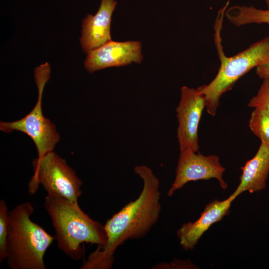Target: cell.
<instances>
[{
    "label": "cell",
    "instance_id": "1",
    "mask_svg": "<svg viewBox=\"0 0 269 269\" xmlns=\"http://www.w3.org/2000/svg\"><path fill=\"white\" fill-rule=\"evenodd\" d=\"M134 172L142 180L138 197L114 214L105 224L107 243L101 246L104 255L114 259L117 249L126 241L144 237L157 222L161 209L159 181L146 165L136 166Z\"/></svg>",
    "mask_w": 269,
    "mask_h": 269
},
{
    "label": "cell",
    "instance_id": "2",
    "mask_svg": "<svg viewBox=\"0 0 269 269\" xmlns=\"http://www.w3.org/2000/svg\"><path fill=\"white\" fill-rule=\"evenodd\" d=\"M44 205L55 231L57 247L71 259H81L83 243L106 245L104 226L90 218L78 204L54 194H47Z\"/></svg>",
    "mask_w": 269,
    "mask_h": 269
},
{
    "label": "cell",
    "instance_id": "3",
    "mask_svg": "<svg viewBox=\"0 0 269 269\" xmlns=\"http://www.w3.org/2000/svg\"><path fill=\"white\" fill-rule=\"evenodd\" d=\"M33 212L27 202L9 212L5 260L11 269H46L44 256L55 238L31 220Z\"/></svg>",
    "mask_w": 269,
    "mask_h": 269
},
{
    "label": "cell",
    "instance_id": "4",
    "mask_svg": "<svg viewBox=\"0 0 269 269\" xmlns=\"http://www.w3.org/2000/svg\"><path fill=\"white\" fill-rule=\"evenodd\" d=\"M216 46L220 61L218 73L209 84L197 88L204 97L207 113L212 116L216 114L223 94L251 70L269 60V35L230 57L223 52L221 44Z\"/></svg>",
    "mask_w": 269,
    "mask_h": 269
},
{
    "label": "cell",
    "instance_id": "5",
    "mask_svg": "<svg viewBox=\"0 0 269 269\" xmlns=\"http://www.w3.org/2000/svg\"><path fill=\"white\" fill-rule=\"evenodd\" d=\"M34 72L38 93L35 106L19 120L10 122H0V130L5 133L17 131L28 135L35 143L38 158H40L53 151L60 140V135L55 125L44 116L42 109L44 88L50 76V65L46 62L36 67Z\"/></svg>",
    "mask_w": 269,
    "mask_h": 269
},
{
    "label": "cell",
    "instance_id": "6",
    "mask_svg": "<svg viewBox=\"0 0 269 269\" xmlns=\"http://www.w3.org/2000/svg\"><path fill=\"white\" fill-rule=\"evenodd\" d=\"M33 174L28 183L30 194L41 184L47 194H54L74 203L82 193V182L66 161L53 151L33 160Z\"/></svg>",
    "mask_w": 269,
    "mask_h": 269
},
{
    "label": "cell",
    "instance_id": "7",
    "mask_svg": "<svg viewBox=\"0 0 269 269\" xmlns=\"http://www.w3.org/2000/svg\"><path fill=\"white\" fill-rule=\"evenodd\" d=\"M225 168L217 155H204L191 150L180 151L175 179L167 191L171 196L190 181L216 179L223 189L228 187L223 176Z\"/></svg>",
    "mask_w": 269,
    "mask_h": 269
},
{
    "label": "cell",
    "instance_id": "8",
    "mask_svg": "<svg viewBox=\"0 0 269 269\" xmlns=\"http://www.w3.org/2000/svg\"><path fill=\"white\" fill-rule=\"evenodd\" d=\"M176 108L178 121L177 136L179 150H199L198 129L205 108L204 96L197 89L183 86Z\"/></svg>",
    "mask_w": 269,
    "mask_h": 269
},
{
    "label": "cell",
    "instance_id": "9",
    "mask_svg": "<svg viewBox=\"0 0 269 269\" xmlns=\"http://www.w3.org/2000/svg\"><path fill=\"white\" fill-rule=\"evenodd\" d=\"M142 57L140 42L110 40L88 53L84 66L92 73L108 67L127 65L132 62L140 63Z\"/></svg>",
    "mask_w": 269,
    "mask_h": 269
},
{
    "label": "cell",
    "instance_id": "10",
    "mask_svg": "<svg viewBox=\"0 0 269 269\" xmlns=\"http://www.w3.org/2000/svg\"><path fill=\"white\" fill-rule=\"evenodd\" d=\"M236 198L232 193L224 200H213L205 206L196 221L183 224L177 231L181 247L186 251L193 250L204 233L228 214Z\"/></svg>",
    "mask_w": 269,
    "mask_h": 269
},
{
    "label": "cell",
    "instance_id": "11",
    "mask_svg": "<svg viewBox=\"0 0 269 269\" xmlns=\"http://www.w3.org/2000/svg\"><path fill=\"white\" fill-rule=\"evenodd\" d=\"M117 4L115 0H101L96 13L89 14L83 19L80 41L84 52L88 53L111 40L112 16Z\"/></svg>",
    "mask_w": 269,
    "mask_h": 269
},
{
    "label": "cell",
    "instance_id": "12",
    "mask_svg": "<svg viewBox=\"0 0 269 269\" xmlns=\"http://www.w3.org/2000/svg\"><path fill=\"white\" fill-rule=\"evenodd\" d=\"M240 183L233 194L237 197L243 192L264 190L269 174V147L261 142L255 156L241 168Z\"/></svg>",
    "mask_w": 269,
    "mask_h": 269
},
{
    "label": "cell",
    "instance_id": "13",
    "mask_svg": "<svg viewBox=\"0 0 269 269\" xmlns=\"http://www.w3.org/2000/svg\"><path fill=\"white\" fill-rule=\"evenodd\" d=\"M266 9L253 5H235L226 9L224 16L233 25L240 27L252 24H269V0H264Z\"/></svg>",
    "mask_w": 269,
    "mask_h": 269
},
{
    "label": "cell",
    "instance_id": "14",
    "mask_svg": "<svg viewBox=\"0 0 269 269\" xmlns=\"http://www.w3.org/2000/svg\"><path fill=\"white\" fill-rule=\"evenodd\" d=\"M249 128L262 142L269 147V112L254 109L249 120Z\"/></svg>",
    "mask_w": 269,
    "mask_h": 269
},
{
    "label": "cell",
    "instance_id": "15",
    "mask_svg": "<svg viewBox=\"0 0 269 269\" xmlns=\"http://www.w3.org/2000/svg\"><path fill=\"white\" fill-rule=\"evenodd\" d=\"M114 259H109L103 254L100 246L85 260L81 269H110L112 268Z\"/></svg>",
    "mask_w": 269,
    "mask_h": 269
},
{
    "label": "cell",
    "instance_id": "16",
    "mask_svg": "<svg viewBox=\"0 0 269 269\" xmlns=\"http://www.w3.org/2000/svg\"><path fill=\"white\" fill-rule=\"evenodd\" d=\"M8 214L7 204L4 200H0V262L6 257V243L8 233Z\"/></svg>",
    "mask_w": 269,
    "mask_h": 269
},
{
    "label": "cell",
    "instance_id": "17",
    "mask_svg": "<svg viewBox=\"0 0 269 269\" xmlns=\"http://www.w3.org/2000/svg\"><path fill=\"white\" fill-rule=\"evenodd\" d=\"M248 106L269 112V79L263 80L257 94L250 99Z\"/></svg>",
    "mask_w": 269,
    "mask_h": 269
},
{
    "label": "cell",
    "instance_id": "18",
    "mask_svg": "<svg viewBox=\"0 0 269 269\" xmlns=\"http://www.w3.org/2000/svg\"><path fill=\"white\" fill-rule=\"evenodd\" d=\"M256 73L262 79H269V60L256 68Z\"/></svg>",
    "mask_w": 269,
    "mask_h": 269
}]
</instances>
